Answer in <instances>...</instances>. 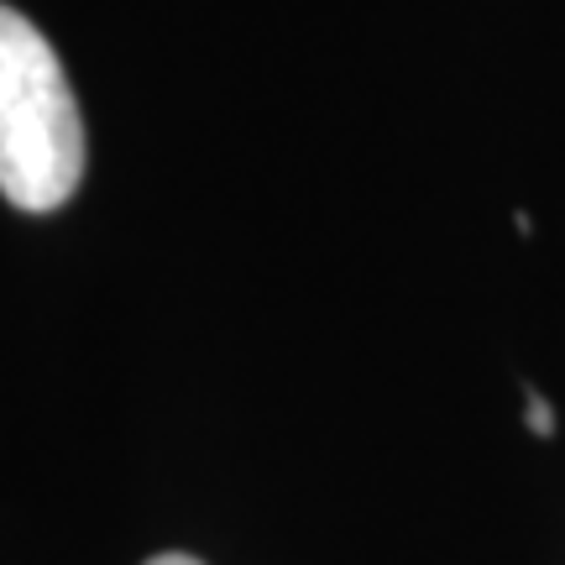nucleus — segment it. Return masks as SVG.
<instances>
[{
  "instance_id": "obj_3",
  "label": "nucleus",
  "mask_w": 565,
  "mask_h": 565,
  "mask_svg": "<svg viewBox=\"0 0 565 565\" xmlns=\"http://www.w3.org/2000/svg\"><path fill=\"white\" fill-rule=\"evenodd\" d=\"M147 565H200V561H194V555H152Z\"/></svg>"
},
{
  "instance_id": "obj_2",
  "label": "nucleus",
  "mask_w": 565,
  "mask_h": 565,
  "mask_svg": "<svg viewBox=\"0 0 565 565\" xmlns=\"http://www.w3.org/2000/svg\"><path fill=\"white\" fill-rule=\"evenodd\" d=\"M529 429H534V435H555V408L545 404V398H540V393H529Z\"/></svg>"
},
{
  "instance_id": "obj_1",
  "label": "nucleus",
  "mask_w": 565,
  "mask_h": 565,
  "mask_svg": "<svg viewBox=\"0 0 565 565\" xmlns=\"http://www.w3.org/2000/svg\"><path fill=\"white\" fill-rule=\"evenodd\" d=\"M84 179V121L53 42L0 6V194L53 215Z\"/></svg>"
}]
</instances>
